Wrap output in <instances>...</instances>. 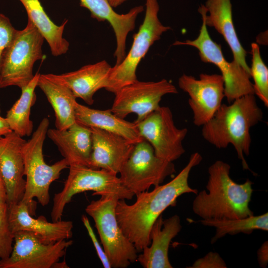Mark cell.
<instances>
[{
  "mask_svg": "<svg viewBox=\"0 0 268 268\" xmlns=\"http://www.w3.org/2000/svg\"><path fill=\"white\" fill-rule=\"evenodd\" d=\"M202 160L199 152L193 153L187 164L167 183L155 187L150 192L136 195L133 204L127 203L125 200L118 201L115 208L118 223L138 253L150 245L151 228L163 212L169 206H175L177 199L183 194L198 193V190L189 186L188 180L192 169Z\"/></svg>",
  "mask_w": 268,
  "mask_h": 268,
  "instance_id": "obj_1",
  "label": "cell"
},
{
  "mask_svg": "<svg viewBox=\"0 0 268 268\" xmlns=\"http://www.w3.org/2000/svg\"><path fill=\"white\" fill-rule=\"evenodd\" d=\"M230 165L217 160L208 169L206 189L198 192L192 203L194 213L203 220H225L254 215L249 207L253 183L238 184L230 177Z\"/></svg>",
  "mask_w": 268,
  "mask_h": 268,
  "instance_id": "obj_2",
  "label": "cell"
},
{
  "mask_svg": "<svg viewBox=\"0 0 268 268\" xmlns=\"http://www.w3.org/2000/svg\"><path fill=\"white\" fill-rule=\"evenodd\" d=\"M255 95H245L229 105L222 104L212 118L201 126V135L206 141L219 149L231 144L243 169L249 170L244 155L250 153V130L263 118Z\"/></svg>",
  "mask_w": 268,
  "mask_h": 268,
  "instance_id": "obj_3",
  "label": "cell"
},
{
  "mask_svg": "<svg viewBox=\"0 0 268 268\" xmlns=\"http://www.w3.org/2000/svg\"><path fill=\"white\" fill-rule=\"evenodd\" d=\"M49 124L48 118H43L23 148L26 179L25 191L21 201L28 206L31 215L36 206L33 199L36 198L43 206L47 205L50 201L51 184L59 179L63 170L69 167L65 158L52 165L47 164L44 160L43 148Z\"/></svg>",
  "mask_w": 268,
  "mask_h": 268,
  "instance_id": "obj_4",
  "label": "cell"
},
{
  "mask_svg": "<svg viewBox=\"0 0 268 268\" xmlns=\"http://www.w3.org/2000/svg\"><path fill=\"white\" fill-rule=\"evenodd\" d=\"M62 190L55 194L51 213L52 221L61 220L66 205L75 195L93 191L92 195H114L120 200L132 199L134 195L122 184L117 174L102 169L72 165Z\"/></svg>",
  "mask_w": 268,
  "mask_h": 268,
  "instance_id": "obj_5",
  "label": "cell"
},
{
  "mask_svg": "<svg viewBox=\"0 0 268 268\" xmlns=\"http://www.w3.org/2000/svg\"><path fill=\"white\" fill-rule=\"evenodd\" d=\"M119 200L114 195H102L99 200L92 201L85 210L95 222L111 267L126 268L136 262L138 252L118 223L115 208Z\"/></svg>",
  "mask_w": 268,
  "mask_h": 268,
  "instance_id": "obj_6",
  "label": "cell"
},
{
  "mask_svg": "<svg viewBox=\"0 0 268 268\" xmlns=\"http://www.w3.org/2000/svg\"><path fill=\"white\" fill-rule=\"evenodd\" d=\"M44 38L28 20L25 27L17 30L5 53L0 68V88L16 86L20 89L33 78V69L37 61L43 58Z\"/></svg>",
  "mask_w": 268,
  "mask_h": 268,
  "instance_id": "obj_7",
  "label": "cell"
},
{
  "mask_svg": "<svg viewBox=\"0 0 268 268\" xmlns=\"http://www.w3.org/2000/svg\"><path fill=\"white\" fill-rule=\"evenodd\" d=\"M145 6L144 20L138 32L134 35L129 53L120 64L115 65L110 70L105 89L114 94L137 80L136 70L141 60L154 43L160 39L161 35L171 29L163 25L159 19L157 0H145Z\"/></svg>",
  "mask_w": 268,
  "mask_h": 268,
  "instance_id": "obj_8",
  "label": "cell"
},
{
  "mask_svg": "<svg viewBox=\"0 0 268 268\" xmlns=\"http://www.w3.org/2000/svg\"><path fill=\"white\" fill-rule=\"evenodd\" d=\"M176 172L173 162L157 157L152 146L144 139L134 145L123 166L119 177L123 185L134 195L162 184Z\"/></svg>",
  "mask_w": 268,
  "mask_h": 268,
  "instance_id": "obj_9",
  "label": "cell"
},
{
  "mask_svg": "<svg viewBox=\"0 0 268 268\" xmlns=\"http://www.w3.org/2000/svg\"><path fill=\"white\" fill-rule=\"evenodd\" d=\"M207 27L202 18L199 35L196 39L176 41L173 45L196 48L202 62L212 64L218 68L224 80L225 97L229 103L245 95L255 94L250 73L235 61L229 62L225 59L220 45L211 39Z\"/></svg>",
  "mask_w": 268,
  "mask_h": 268,
  "instance_id": "obj_10",
  "label": "cell"
},
{
  "mask_svg": "<svg viewBox=\"0 0 268 268\" xmlns=\"http://www.w3.org/2000/svg\"><path fill=\"white\" fill-rule=\"evenodd\" d=\"M134 122L141 136L150 143L157 157L173 162L185 153L183 141L188 129L176 126L168 107L160 106L142 120Z\"/></svg>",
  "mask_w": 268,
  "mask_h": 268,
  "instance_id": "obj_11",
  "label": "cell"
},
{
  "mask_svg": "<svg viewBox=\"0 0 268 268\" xmlns=\"http://www.w3.org/2000/svg\"><path fill=\"white\" fill-rule=\"evenodd\" d=\"M72 243L64 240L47 243L32 232L17 231L14 233L11 253L0 260V268H55Z\"/></svg>",
  "mask_w": 268,
  "mask_h": 268,
  "instance_id": "obj_12",
  "label": "cell"
},
{
  "mask_svg": "<svg viewBox=\"0 0 268 268\" xmlns=\"http://www.w3.org/2000/svg\"><path fill=\"white\" fill-rule=\"evenodd\" d=\"M177 93L176 87L167 79L157 81L137 80L114 94L115 97L110 110L122 119L134 113L137 115L134 122H137L160 106L159 103L163 96Z\"/></svg>",
  "mask_w": 268,
  "mask_h": 268,
  "instance_id": "obj_13",
  "label": "cell"
},
{
  "mask_svg": "<svg viewBox=\"0 0 268 268\" xmlns=\"http://www.w3.org/2000/svg\"><path fill=\"white\" fill-rule=\"evenodd\" d=\"M179 87L189 96L188 103L193 123L201 127L210 120L222 104L225 97L224 80L221 74L201 73L199 79L183 74Z\"/></svg>",
  "mask_w": 268,
  "mask_h": 268,
  "instance_id": "obj_14",
  "label": "cell"
},
{
  "mask_svg": "<svg viewBox=\"0 0 268 268\" xmlns=\"http://www.w3.org/2000/svg\"><path fill=\"white\" fill-rule=\"evenodd\" d=\"M23 137L11 132L0 137V173L6 187L8 206L21 201L25 187Z\"/></svg>",
  "mask_w": 268,
  "mask_h": 268,
  "instance_id": "obj_15",
  "label": "cell"
},
{
  "mask_svg": "<svg viewBox=\"0 0 268 268\" xmlns=\"http://www.w3.org/2000/svg\"><path fill=\"white\" fill-rule=\"evenodd\" d=\"M8 220L13 234L19 231H29L45 243L68 240L72 236V221L61 219L50 222L43 216L33 217L28 206L21 201L8 206Z\"/></svg>",
  "mask_w": 268,
  "mask_h": 268,
  "instance_id": "obj_16",
  "label": "cell"
},
{
  "mask_svg": "<svg viewBox=\"0 0 268 268\" xmlns=\"http://www.w3.org/2000/svg\"><path fill=\"white\" fill-rule=\"evenodd\" d=\"M90 128L92 151L89 167L118 174L135 144L118 134L96 128Z\"/></svg>",
  "mask_w": 268,
  "mask_h": 268,
  "instance_id": "obj_17",
  "label": "cell"
},
{
  "mask_svg": "<svg viewBox=\"0 0 268 268\" xmlns=\"http://www.w3.org/2000/svg\"><path fill=\"white\" fill-rule=\"evenodd\" d=\"M111 67L107 61L103 60L71 72L43 75L51 81L67 86L76 98H80L90 105L94 103L95 93L106 88Z\"/></svg>",
  "mask_w": 268,
  "mask_h": 268,
  "instance_id": "obj_18",
  "label": "cell"
},
{
  "mask_svg": "<svg viewBox=\"0 0 268 268\" xmlns=\"http://www.w3.org/2000/svg\"><path fill=\"white\" fill-rule=\"evenodd\" d=\"M80 5L87 9L91 17L99 22L107 21L112 26L116 39L114 52L116 62L120 64L126 56V40L129 33L135 28L137 16L143 11L142 5L136 6L125 14L117 13L109 0H79Z\"/></svg>",
  "mask_w": 268,
  "mask_h": 268,
  "instance_id": "obj_19",
  "label": "cell"
},
{
  "mask_svg": "<svg viewBox=\"0 0 268 268\" xmlns=\"http://www.w3.org/2000/svg\"><path fill=\"white\" fill-rule=\"evenodd\" d=\"M182 227L178 215L164 220L162 214L160 215L151 228L150 245L137 255L136 262L144 268H172L168 257L169 248L172 240Z\"/></svg>",
  "mask_w": 268,
  "mask_h": 268,
  "instance_id": "obj_20",
  "label": "cell"
},
{
  "mask_svg": "<svg viewBox=\"0 0 268 268\" xmlns=\"http://www.w3.org/2000/svg\"><path fill=\"white\" fill-rule=\"evenodd\" d=\"M198 11L206 25L214 28L223 36L232 52L233 60L250 73L246 60L247 52L239 40L233 24L231 0H207Z\"/></svg>",
  "mask_w": 268,
  "mask_h": 268,
  "instance_id": "obj_21",
  "label": "cell"
},
{
  "mask_svg": "<svg viewBox=\"0 0 268 268\" xmlns=\"http://www.w3.org/2000/svg\"><path fill=\"white\" fill-rule=\"evenodd\" d=\"M47 135L57 146L69 166L89 167L92 151L90 128L76 122L64 130L48 129Z\"/></svg>",
  "mask_w": 268,
  "mask_h": 268,
  "instance_id": "obj_22",
  "label": "cell"
},
{
  "mask_svg": "<svg viewBox=\"0 0 268 268\" xmlns=\"http://www.w3.org/2000/svg\"><path fill=\"white\" fill-rule=\"evenodd\" d=\"M74 111L76 122L81 125L118 134L134 144L143 139L134 122H129L119 117L110 109H91L76 102Z\"/></svg>",
  "mask_w": 268,
  "mask_h": 268,
  "instance_id": "obj_23",
  "label": "cell"
},
{
  "mask_svg": "<svg viewBox=\"0 0 268 268\" xmlns=\"http://www.w3.org/2000/svg\"><path fill=\"white\" fill-rule=\"evenodd\" d=\"M24 7L28 20L31 21L48 43L52 55L59 56L67 53L69 42L63 37L68 20L56 25L48 16L39 0H19Z\"/></svg>",
  "mask_w": 268,
  "mask_h": 268,
  "instance_id": "obj_24",
  "label": "cell"
},
{
  "mask_svg": "<svg viewBox=\"0 0 268 268\" xmlns=\"http://www.w3.org/2000/svg\"><path fill=\"white\" fill-rule=\"evenodd\" d=\"M37 86L43 92L55 115L57 129L64 130L76 123V97L67 86L51 81L40 74Z\"/></svg>",
  "mask_w": 268,
  "mask_h": 268,
  "instance_id": "obj_25",
  "label": "cell"
},
{
  "mask_svg": "<svg viewBox=\"0 0 268 268\" xmlns=\"http://www.w3.org/2000/svg\"><path fill=\"white\" fill-rule=\"evenodd\" d=\"M40 73L35 74L32 80L21 88L19 98L7 112L6 119L12 132L21 137L30 136L33 129V123L30 119L31 109L36 100L35 88Z\"/></svg>",
  "mask_w": 268,
  "mask_h": 268,
  "instance_id": "obj_26",
  "label": "cell"
},
{
  "mask_svg": "<svg viewBox=\"0 0 268 268\" xmlns=\"http://www.w3.org/2000/svg\"><path fill=\"white\" fill-rule=\"evenodd\" d=\"M202 225L214 227L215 235L211 238V244L226 235H234L240 233L251 234L255 230H268V212L259 215L250 216L243 218L225 220H203L199 221Z\"/></svg>",
  "mask_w": 268,
  "mask_h": 268,
  "instance_id": "obj_27",
  "label": "cell"
},
{
  "mask_svg": "<svg viewBox=\"0 0 268 268\" xmlns=\"http://www.w3.org/2000/svg\"><path fill=\"white\" fill-rule=\"evenodd\" d=\"M252 56V65L250 67L251 77L254 83V94L263 102L264 105L268 106V68L264 63L261 56L259 46L255 43L251 44Z\"/></svg>",
  "mask_w": 268,
  "mask_h": 268,
  "instance_id": "obj_28",
  "label": "cell"
},
{
  "mask_svg": "<svg viewBox=\"0 0 268 268\" xmlns=\"http://www.w3.org/2000/svg\"><path fill=\"white\" fill-rule=\"evenodd\" d=\"M14 234L9 227L8 220V206L0 203V260H5L12 251Z\"/></svg>",
  "mask_w": 268,
  "mask_h": 268,
  "instance_id": "obj_29",
  "label": "cell"
},
{
  "mask_svg": "<svg viewBox=\"0 0 268 268\" xmlns=\"http://www.w3.org/2000/svg\"><path fill=\"white\" fill-rule=\"evenodd\" d=\"M17 29L9 19L0 12V68L3 57L11 45Z\"/></svg>",
  "mask_w": 268,
  "mask_h": 268,
  "instance_id": "obj_30",
  "label": "cell"
},
{
  "mask_svg": "<svg viewBox=\"0 0 268 268\" xmlns=\"http://www.w3.org/2000/svg\"><path fill=\"white\" fill-rule=\"evenodd\" d=\"M227 265L220 255L209 252L204 257L197 259L190 268H226Z\"/></svg>",
  "mask_w": 268,
  "mask_h": 268,
  "instance_id": "obj_31",
  "label": "cell"
},
{
  "mask_svg": "<svg viewBox=\"0 0 268 268\" xmlns=\"http://www.w3.org/2000/svg\"><path fill=\"white\" fill-rule=\"evenodd\" d=\"M81 220L83 225L87 229L88 235L95 247L98 257L103 267L105 268H111L112 267L110 261L106 255L103 248H102L99 243L87 217L85 215H82L81 216Z\"/></svg>",
  "mask_w": 268,
  "mask_h": 268,
  "instance_id": "obj_32",
  "label": "cell"
},
{
  "mask_svg": "<svg viewBox=\"0 0 268 268\" xmlns=\"http://www.w3.org/2000/svg\"><path fill=\"white\" fill-rule=\"evenodd\" d=\"M257 258L261 267L266 268L268 263V243L265 242L257 251Z\"/></svg>",
  "mask_w": 268,
  "mask_h": 268,
  "instance_id": "obj_33",
  "label": "cell"
},
{
  "mask_svg": "<svg viewBox=\"0 0 268 268\" xmlns=\"http://www.w3.org/2000/svg\"><path fill=\"white\" fill-rule=\"evenodd\" d=\"M12 132L5 118L0 115V137Z\"/></svg>",
  "mask_w": 268,
  "mask_h": 268,
  "instance_id": "obj_34",
  "label": "cell"
},
{
  "mask_svg": "<svg viewBox=\"0 0 268 268\" xmlns=\"http://www.w3.org/2000/svg\"><path fill=\"white\" fill-rule=\"evenodd\" d=\"M7 194L6 187L2 177L0 173V203H6Z\"/></svg>",
  "mask_w": 268,
  "mask_h": 268,
  "instance_id": "obj_35",
  "label": "cell"
},
{
  "mask_svg": "<svg viewBox=\"0 0 268 268\" xmlns=\"http://www.w3.org/2000/svg\"><path fill=\"white\" fill-rule=\"evenodd\" d=\"M127 0H109L113 7H117Z\"/></svg>",
  "mask_w": 268,
  "mask_h": 268,
  "instance_id": "obj_36",
  "label": "cell"
}]
</instances>
